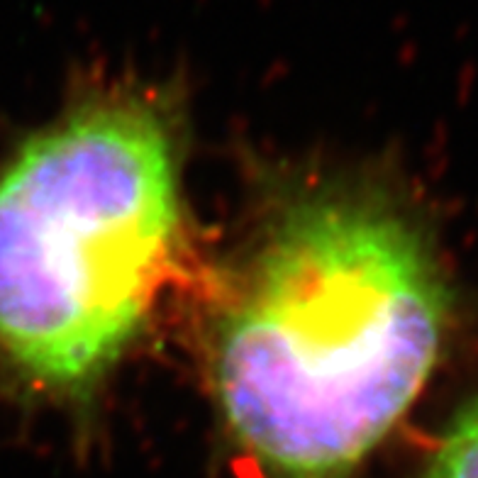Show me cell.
Listing matches in <instances>:
<instances>
[{"instance_id":"obj_1","label":"cell","mask_w":478,"mask_h":478,"mask_svg":"<svg viewBox=\"0 0 478 478\" xmlns=\"http://www.w3.org/2000/svg\"><path fill=\"white\" fill-rule=\"evenodd\" d=\"M449 295L423 232L371 193L288 205L215 339L222 418L266 478H351L440 358Z\"/></svg>"},{"instance_id":"obj_2","label":"cell","mask_w":478,"mask_h":478,"mask_svg":"<svg viewBox=\"0 0 478 478\" xmlns=\"http://www.w3.org/2000/svg\"><path fill=\"white\" fill-rule=\"evenodd\" d=\"M184 227L179 149L159 102L88 98L0 166V358L81 398L115 366Z\"/></svg>"},{"instance_id":"obj_3","label":"cell","mask_w":478,"mask_h":478,"mask_svg":"<svg viewBox=\"0 0 478 478\" xmlns=\"http://www.w3.org/2000/svg\"><path fill=\"white\" fill-rule=\"evenodd\" d=\"M423 478H478V395L454 415Z\"/></svg>"}]
</instances>
